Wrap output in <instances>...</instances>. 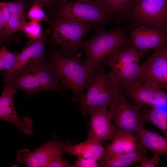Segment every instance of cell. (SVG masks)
I'll return each instance as SVG.
<instances>
[{
	"label": "cell",
	"mask_w": 167,
	"mask_h": 167,
	"mask_svg": "<svg viewBox=\"0 0 167 167\" xmlns=\"http://www.w3.org/2000/svg\"><path fill=\"white\" fill-rule=\"evenodd\" d=\"M128 18L136 24L164 31L167 26V0H136Z\"/></svg>",
	"instance_id": "9"
},
{
	"label": "cell",
	"mask_w": 167,
	"mask_h": 167,
	"mask_svg": "<svg viewBox=\"0 0 167 167\" xmlns=\"http://www.w3.org/2000/svg\"><path fill=\"white\" fill-rule=\"evenodd\" d=\"M129 34L132 45L142 53L155 50L167 43V34L164 30L149 25L140 24Z\"/></svg>",
	"instance_id": "14"
},
{
	"label": "cell",
	"mask_w": 167,
	"mask_h": 167,
	"mask_svg": "<svg viewBox=\"0 0 167 167\" xmlns=\"http://www.w3.org/2000/svg\"><path fill=\"white\" fill-rule=\"evenodd\" d=\"M17 88L12 84H5L0 97V118L14 125L24 134L30 135L33 132V122L31 119L26 117L21 121L15 108L14 96Z\"/></svg>",
	"instance_id": "13"
},
{
	"label": "cell",
	"mask_w": 167,
	"mask_h": 167,
	"mask_svg": "<svg viewBox=\"0 0 167 167\" xmlns=\"http://www.w3.org/2000/svg\"><path fill=\"white\" fill-rule=\"evenodd\" d=\"M72 145L69 140L62 142L55 138L31 152L26 149L18 150L16 159L27 167H48L59 155L69 153Z\"/></svg>",
	"instance_id": "8"
},
{
	"label": "cell",
	"mask_w": 167,
	"mask_h": 167,
	"mask_svg": "<svg viewBox=\"0 0 167 167\" xmlns=\"http://www.w3.org/2000/svg\"><path fill=\"white\" fill-rule=\"evenodd\" d=\"M105 151L101 143L88 138L83 142L72 145L69 153L78 158L92 159L98 161L103 157Z\"/></svg>",
	"instance_id": "21"
},
{
	"label": "cell",
	"mask_w": 167,
	"mask_h": 167,
	"mask_svg": "<svg viewBox=\"0 0 167 167\" xmlns=\"http://www.w3.org/2000/svg\"><path fill=\"white\" fill-rule=\"evenodd\" d=\"M19 53L11 52L2 44L0 48V70L7 71L14 66Z\"/></svg>",
	"instance_id": "24"
},
{
	"label": "cell",
	"mask_w": 167,
	"mask_h": 167,
	"mask_svg": "<svg viewBox=\"0 0 167 167\" xmlns=\"http://www.w3.org/2000/svg\"><path fill=\"white\" fill-rule=\"evenodd\" d=\"M30 0H15L8 2L10 17L8 22V33L22 31L26 22L25 11Z\"/></svg>",
	"instance_id": "19"
},
{
	"label": "cell",
	"mask_w": 167,
	"mask_h": 167,
	"mask_svg": "<svg viewBox=\"0 0 167 167\" xmlns=\"http://www.w3.org/2000/svg\"><path fill=\"white\" fill-rule=\"evenodd\" d=\"M45 57L24 67L7 83L15 85L30 96L45 91H55L62 94L63 88L52 66Z\"/></svg>",
	"instance_id": "2"
},
{
	"label": "cell",
	"mask_w": 167,
	"mask_h": 167,
	"mask_svg": "<svg viewBox=\"0 0 167 167\" xmlns=\"http://www.w3.org/2000/svg\"><path fill=\"white\" fill-rule=\"evenodd\" d=\"M119 90L108 113L113 125L119 131L135 134L144 128L145 121L143 112Z\"/></svg>",
	"instance_id": "7"
},
{
	"label": "cell",
	"mask_w": 167,
	"mask_h": 167,
	"mask_svg": "<svg viewBox=\"0 0 167 167\" xmlns=\"http://www.w3.org/2000/svg\"><path fill=\"white\" fill-rule=\"evenodd\" d=\"M143 54L138 52L132 45L117 49L104 60L115 80L120 81L127 78L139 67Z\"/></svg>",
	"instance_id": "10"
},
{
	"label": "cell",
	"mask_w": 167,
	"mask_h": 167,
	"mask_svg": "<svg viewBox=\"0 0 167 167\" xmlns=\"http://www.w3.org/2000/svg\"><path fill=\"white\" fill-rule=\"evenodd\" d=\"M91 38L82 40L80 48L86 54L81 62L92 68L104 66V60L120 47L132 45L129 38L122 28L117 26L110 30L100 27Z\"/></svg>",
	"instance_id": "3"
},
{
	"label": "cell",
	"mask_w": 167,
	"mask_h": 167,
	"mask_svg": "<svg viewBox=\"0 0 167 167\" xmlns=\"http://www.w3.org/2000/svg\"><path fill=\"white\" fill-rule=\"evenodd\" d=\"M23 32L29 39V43L39 38L42 33V29L39 22L31 20L26 22L24 26Z\"/></svg>",
	"instance_id": "25"
},
{
	"label": "cell",
	"mask_w": 167,
	"mask_h": 167,
	"mask_svg": "<svg viewBox=\"0 0 167 167\" xmlns=\"http://www.w3.org/2000/svg\"><path fill=\"white\" fill-rule=\"evenodd\" d=\"M145 121H147L160 129L167 137V109L159 108L152 109L143 108Z\"/></svg>",
	"instance_id": "23"
},
{
	"label": "cell",
	"mask_w": 167,
	"mask_h": 167,
	"mask_svg": "<svg viewBox=\"0 0 167 167\" xmlns=\"http://www.w3.org/2000/svg\"><path fill=\"white\" fill-rule=\"evenodd\" d=\"M57 0L49 15L64 20L77 22L95 23L105 26L113 17L103 9L96 0Z\"/></svg>",
	"instance_id": "5"
},
{
	"label": "cell",
	"mask_w": 167,
	"mask_h": 167,
	"mask_svg": "<svg viewBox=\"0 0 167 167\" xmlns=\"http://www.w3.org/2000/svg\"><path fill=\"white\" fill-rule=\"evenodd\" d=\"M32 2H37L42 5L43 9L49 15L54 10L56 3V0H30Z\"/></svg>",
	"instance_id": "28"
},
{
	"label": "cell",
	"mask_w": 167,
	"mask_h": 167,
	"mask_svg": "<svg viewBox=\"0 0 167 167\" xmlns=\"http://www.w3.org/2000/svg\"><path fill=\"white\" fill-rule=\"evenodd\" d=\"M100 6L118 23L128 18L136 0H96Z\"/></svg>",
	"instance_id": "20"
},
{
	"label": "cell",
	"mask_w": 167,
	"mask_h": 167,
	"mask_svg": "<svg viewBox=\"0 0 167 167\" xmlns=\"http://www.w3.org/2000/svg\"><path fill=\"white\" fill-rule=\"evenodd\" d=\"M138 147L149 149L153 155L167 154V137H163L144 127L135 135Z\"/></svg>",
	"instance_id": "18"
},
{
	"label": "cell",
	"mask_w": 167,
	"mask_h": 167,
	"mask_svg": "<svg viewBox=\"0 0 167 167\" xmlns=\"http://www.w3.org/2000/svg\"><path fill=\"white\" fill-rule=\"evenodd\" d=\"M97 69L88 91L77 102V108L84 116L89 115L95 108L111 106L118 89L110 71H105L104 66Z\"/></svg>",
	"instance_id": "6"
},
{
	"label": "cell",
	"mask_w": 167,
	"mask_h": 167,
	"mask_svg": "<svg viewBox=\"0 0 167 167\" xmlns=\"http://www.w3.org/2000/svg\"><path fill=\"white\" fill-rule=\"evenodd\" d=\"M51 33V28H47L41 36L29 43L30 45L19 53L15 65L10 70L1 73L5 84L7 83L18 71L26 66L41 57L45 56L46 40Z\"/></svg>",
	"instance_id": "16"
},
{
	"label": "cell",
	"mask_w": 167,
	"mask_h": 167,
	"mask_svg": "<svg viewBox=\"0 0 167 167\" xmlns=\"http://www.w3.org/2000/svg\"><path fill=\"white\" fill-rule=\"evenodd\" d=\"M49 60L63 88L71 90L74 94L72 100L78 102L88 89L97 69L82 63L79 57L64 56L54 47H50Z\"/></svg>",
	"instance_id": "1"
},
{
	"label": "cell",
	"mask_w": 167,
	"mask_h": 167,
	"mask_svg": "<svg viewBox=\"0 0 167 167\" xmlns=\"http://www.w3.org/2000/svg\"><path fill=\"white\" fill-rule=\"evenodd\" d=\"M138 148L133 134L118 131L111 143L105 148L104 155L98 161L101 166L104 163L119 156L131 152Z\"/></svg>",
	"instance_id": "17"
},
{
	"label": "cell",
	"mask_w": 167,
	"mask_h": 167,
	"mask_svg": "<svg viewBox=\"0 0 167 167\" xmlns=\"http://www.w3.org/2000/svg\"><path fill=\"white\" fill-rule=\"evenodd\" d=\"M122 93L140 109L147 106L167 107V93L136 81Z\"/></svg>",
	"instance_id": "12"
},
{
	"label": "cell",
	"mask_w": 167,
	"mask_h": 167,
	"mask_svg": "<svg viewBox=\"0 0 167 167\" xmlns=\"http://www.w3.org/2000/svg\"><path fill=\"white\" fill-rule=\"evenodd\" d=\"M42 5L37 2H34L29 8L27 14L28 18L30 20L40 21H49V20L43 10Z\"/></svg>",
	"instance_id": "26"
},
{
	"label": "cell",
	"mask_w": 167,
	"mask_h": 167,
	"mask_svg": "<svg viewBox=\"0 0 167 167\" xmlns=\"http://www.w3.org/2000/svg\"><path fill=\"white\" fill-rule=\"evenodd\" d=\"M49 22L50 47L58 46L59 51L64 56L79 58L82 54L80 45L84 35L91 30L104 27L95 23L70 21L56 18H51Z\"/></svg>",
	"instance_id": "4"
},
{
	"label": "cell",
	"mask_w": 167,
	"mask_h": 167,
	"mask_svg": "<svg viewBox=\"0 0 167 167\" xmlns=\"http://www.w3.org/2000/svg\"><path fill=\"white\" fill-rule=\"evenodd\" d=\"M145 149L139 148L132 152L117 157L104 163V167H127L148 158Z\"/></svg>",
	"instance_id": "22"
},
{
	"label": "cell",
	"mask_w": 167,
	"mask_h": 167,
	"mask_svg": "<svg viewBox=\"0 0 167 167\" xmlns=\"http://www.w3.org/2000/svg\"><path fill=\"white\" fill-rule=\"evenodd\" d=\"M58 1H60V0H57Z\"/></svg>",
	"instance_id": "32"
},
{
	"label": "cell",
	"mask_w": 167,
	"mask_h": 167,
	"mask_svg": "<svg viewBox=\"0 0 167 167\" xmlns=\"http://www.w3.org/2000/svg\"><path fill=\"white\" fill-rule=\"evenodd\" d=\"M159 156L153 155L150 159L146 158L141 162L139 165H135L137 167H155L158 164L159 160Z\"/></svg>",
	"instance_id": "30"
},
{
	"label": "cell",
	"mask_w": 167,
	"mask_h": 167,
	"mask_svg": "<svg viewBox=\"0 0 167 167\" xmlns=\"http://www.w3.org/2000/svg\"><path fill=\"white\" fill-rule=\"evenodd\" d=\"M75 167H100L98 161L90 158H79L75 165Z\"/></svg>",
	"instance_id": "27"
},
{
	"label": "cell",
	"mask_w": 167,
	"mask_h": 167,
	"mask_svg": "<svg viewBox=\"0 0 167 167\" xmlns=\"http://www.w3.org/2000/svg\"><path fill=\"white\" fill-rule=\"evenodd\" d=\"M164 31H165V32L167 34V26L165 27V29H164Z\"/></svg>",
	"instance_id": "31"
},
{
	"label": "cell",
	"mask_w": 167,
	"mask_h": 167,
	"mask_svg": "<svg viewBox=\"0 0 167 167\" xmlns=\"http://www.w3.org/2000/svg\"><path fill=\"white\" fill-rule=\"evenodd\" d=\"M144 75L148 85L167 89V43L155 50L148 58Z\"/></svg>",
	"instance_id": "11"
},
{
	"label": "cell",
	"mask_w": 167,
	"mask_h": 167,
	"mask_svg": "<svg viewBox=\"0 0 167 167\" xmlns=\"http://www.w3.org/2000/svg\"><path fill=\"white\" fill-rule=\"evenodd\" d=\"M63 155L58 156L48 166V167H75L62 158Z\"/></svg>",
	"instance_id": "29"
},
{
	"label": "cell",
	"mask_w": 167,
	"mask_h": 167,
	"mask_svg": "<svg viewBox=\"0 0 167 167\" xmlns=\"http://www.w3.org/2000/svg\"><path fill=\"white\" fill-rule=\"evenodd\" d=\"M88 138L98 142L112 140L118 131L110 119L108 107L95 108L90 112Z\"/></svg>",
	"instance_id": "15"
}]
</instances>
